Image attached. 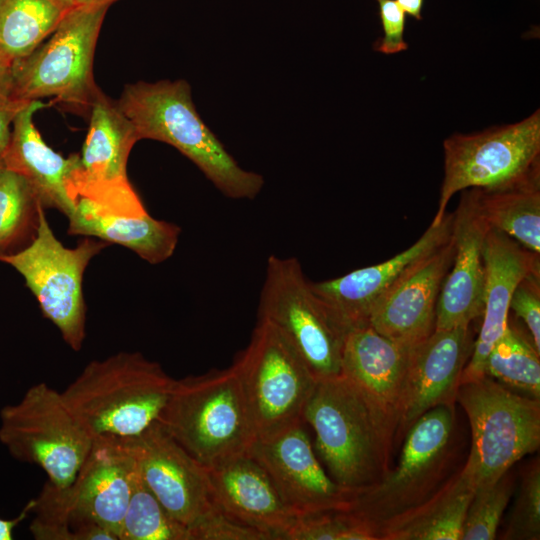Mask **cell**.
I'll use <instances>...</instances> for the list:
<instances>
[{
  "label": "cell",
  "instance_id": "18",
  "mask_svg": "<svg viewBox=\"0 0 540 540\" xmlns=\"http://www.w3.org/2000/svg\"><path fill=\"white\" fill-rule=\"evenodd\" d=\"M450 239L413 264L377 301L368 325L398 343L415 346L435 329L438 297L452 265Z\"/></svg>",
  "mask_w": 540,
  "mask_h": 540
},
{
  "label": "cell",
  "instance_id": "42",
  "mask_svg": "<svg viewBox=\"0 0 540 540\" xmlns=\"http://www.w3.org/2000/svg\"><path fill=\"white\" fill-rule=\"evenodd\" d=\"M120 1V0H75V5L80 6H99L105 5L110 6L111 4Z\"/></svg>",
  "mask_w": 540,
  "mask_h": 540
},
{
  "label": "cell",
  "instance_id": "4",
  "mask_svg": "<svg viewBox=\"0 0 540 540\" xmlns=\"http://www.w3.org/2000/svg\"><path fill=\"white\" fill-rule=\"evenodd\" d=\"M303 421L315 433V449L329 476L343 488L363 490L389 471L391 453L372 413L342 374L317 380Z\"/></svg>",
  "mask_w": 540,
  "mask_h": 540
},
{
  "label": "cell",
  "instance_id": "41",
  "mask_svg": "<svg viewBox=\"0 0 540 540\" xmlns=\"http://www.w3.org/2000/svg\"><path fill=\"white\" fill-rule=\"evenodd\" d=\"M405 14L416 20L422 19V7L424 0H395Z\"/></svg>",
  "mask_w": 540,
  "mask_h": 540
},
{
  "label": "cell",
  "instance_id": "34",
  "mask_svg": "<svg viewBox=\"0 0 540 540\" xmlns=\"http://www.w3.org/2000/svg\"><path fill=\"white\" fill-rule=\"evenodd\" d=\"M504 539L538 540L540 538V465L537 459L522 476Z\"/></svg>",
  "mask_w": 540,
  "mask_h": 540
},
{
  "label": "cell",
  "instance_id": "10",
  "mask_svg": "<svg viewBox=\"0 0 540 540\" xmlns=\"http://www.w3.org/2000/svg\"><path fill=\"white\" fill-rule=\"evenodd\" d=\"M443 148L444 178L432 225L442 221L459 191L500 188L540 175V110L513 124L455 133Z\"/></svg>",
  "mask_w": 540,
  "mask_h": 540
},
{
  "label": "cell",
  "instance_id": "5",
  "mask_svg": "<svg viewBox=\"0 0 540 540\" xmlns=\"http://www.w3.org/2000/svg\"><path fill=\"white\" fill-rule=\"evenodd\" d=\"M455 400L468 417L472 444L460 472L475 492L501 478L540 445V400L512 392L492 377L461 383Z\"/></svg>",
  "mask_w": 540,
  "mask_h": 540
},
{
  "label": "cell",
  "instance_id": "19",
  "mask_svg": "<svg viewBox=\"0 0 540 540\" xmlns=\"http://www.w3.org/2000/svg\"><path fill=\"white\" fill-rule=\"evenodd\" d=\"M489 229L478 210L473 188L463 190L453 213L454 257L438 297L434 330L470 327L473 320L482 316L483 244Z\"/></svg>",
  "mask_w": 540,
  "mask_h": 540
},
{
  "label": "cell",
  "instance_id": "6",
  "mask_svg": "<svg viewBox=\"0 0 540 540\" xmlns=\"http://www.w3.org/2000/svg\"><path fill=\"white\" fill-rule=\"evenodd\" d=\"M108 8L75 5L67 10L48 37L11 66L13 98L54 97L71 106H91L99 92L94 51Z\"/></svg>",
  "mask_w": 540,
  "mask_h": 540
},
{
  "label": "cell",
  "instance_id": "29",
  "mask_svg": "<svg viewBox=\"0 0 540 540\" xmlns=\"http://www.w3.org/2000/svg\"><path fill=\"white\" fill-rule=\"evenodd\" d=\"M540 353L519 329L507 324L503 335L491 348L485 375L504 386L540 399Z\"/></svg>",
  "mask_w": 540,
  "mask_h": 540
},
{
  "label": "cell",
  "instance_id": "40",
  "mask_svg": "<svg viewBox=\"0 0 540 540\" xmlns=\"http://www.w3.org/2000/svg\"><path fill=\"white\" fill-rule=\"evenodd\" d=\"M11 67L0 59V100L13 98Z\"/></svg>",
  "mask_w": 540,
  "mask_h": 540
},
{
  "label": "cell",
  "instance_id": "32",
  "mask_svg": "<svg viewBox=\"0 0 540 540\" xmlns=\"http://www.w3.org/2000/svg\"><path fill=\"white\" fill-rule=\"evenodd\" d=\"M509 471L495 483L474 492L465 516L461 540H492L513 492Z\"/></svg>",
  "mask_w": 540,
  "mask_h": 540
},
{
  "label": "cell",
  "instance_id": "28",
  "mask_svg": "<svg viewBox=\"0 0 540 540\" xmlns=\"http://www.w3.org/2000/svg\"><path fill=\"white\" fill-rule=\"evenodd\" d=\"M66 11L53 0H0V59L11 67L29 55Z\"/></svg>",
  "mask_w": 540,
  "mask_h": 540
},
{
  "label": "cell",
  "instance_id": "22",
  "mask_svg": "<svg viewBox=\"0 0 540 540\" xmlns=\"http://www.w3.org/2000/svg\"><path fill=\"white\" fill-rule=\"evenodd\" d=\"M483 260L485 293L482 324L459 385L485 375L487 356L507 328L509 305L515 287L527 274L540 270L539 254L527 250L495 229H489L485 236Z\"/></svg>",
  "mask_w": 540,
  "mask_h": 540
},
{
  "label": "cell",
  "instance_id": "13",
  "mask_svg": "<svg viewBox=\"0 0 540 540\" xmlns=\"http://www.w3.org/2000/svg\"><path fill=\"white\" fill-rule=\"evenodd\" d=\"M88 133L72 172L68 190L76 202L85 197L117 214L140 216L147 213L127 177L129 154L139 137L132 122L116 101L100 90L91 104Z\"/></svg>",
  "mask_w": 540,
  "mask_h": 540
},
{
  "label": "cell",
  "instance_id": "9",
  "mask_svg": "<svg viewBox=\"0 0 540 540\" xmlns=\"http://www.w3.org/2000/svg\"><path fill=\"white\" fill-rule=\"evenodd\" d=\"M0 442L15 459L39 466L52 485L66 487L85 461L93 438L61 392L41 382L18 403L1 409Z\"/></svg>",
  "mask_w": 540,
  "mask_h": 540
},
{
  "label": "cell",
  "instance_id": "14",
  "mask_svg": "<svg viewBox=\"0 0 540 540\" xmlns=\"http://www.w3.org/2000/svg\"><path fill=\"white\" fill-rule=\"evenodd\" d=\"M135 469L126 438L97 437L69 486L57 487L47 481L44 488L56 510L68 519L73 536L77 526L92 522L119 540Z\"/></svg>",
  "mask_w": 540,
  "mask_h": 540
},
{
  "label": "cell",
  "instance_id": "8",
  "mask_svg": "<svg viewBox=\"0 0 540 540\" xmlns=\"http://www.w3.org/2000/svg\"><path fill=\"white\" fill-rule=\"evenodd\" d=\"M106 246L105 241L85 237L76 247H65L39 204L31 242L17 252L0 254V261L24 278L43 316L56 326L74 351L81 349L86 336L84 273L91 259Z\"/></svg>",
  "mask_w": 540,
  "mask_h": 540
},
{
  "label": "cell",
  "instance_id": "26",
  "mask_svg": "<svg viewBox=\"0 0 540 540\" xmlns=\"http://www.w3.org/2000/svg\"><path fill=\"white\" fill-rule=\"evenodd\" d=\"M473 495L459 473L418 506L381 524L378 540H461Z\"/></svg>",
  "mask_w": 540,
  "mask_h": 540
},
{
  "label": "cell",
  "instance_id": "20",
  "mask_svg": "<svg viewBox=\"0 0 540 540\" xmlns=\"http://www.w3.org/2000/svg\"><path fill=\"white\" fill-rule=\"evenodd\" d=\"M212 499L230 519L269 540H287L297 515L265 469L248 452L206 468Z\"/></svg>",
  "mask_w": 540,
  "mask_h": 540
},
{
  "label": "cell",
  "instance_id": "27",
  "mask_svg": "<svg viewBox=\"0 0 540 540\" xmlns=\"http://www.w3.org/2000/svg\"><path fill=\"white\" fill-rule=\"evenodd\" d=\"M473 190L478 210L490 229L540 254V175L500 188Z\"/></svg>",
  "mask_w": 540,
  "mask_h": 540
},
{
  "label": "cell",
  "instance_id": "21",
  "mask_svg": "<svg viewBox=\"0 0 540 540\" xmlns=\"http://www.w3.org/2000/svg\"><path fill=\"white\" fill-rule=\"evenodd\" d=\"M452 226L453 213H446L439 224H430L413 245L394 257L338 278L311 282V287L349 330L368 325L377 301L413 264L446 243Z\"/></svg>",
  "mask_w": 540,
  "mask_h": 540
},
{
  "label": "cell",
  "instance_id": "16",
  "mask_svg": "<svg viewBox=\"0 0 540 540\" xmlns=\"http://www.w3.org/2000/svg\"><path fill=\"white\" fill-rule=\"evenodd\" d=\"M415 346L393 341L365 325L349 330L343 347L340 374L362 395L390 453L399 433L405 380Z\"/></svg>",
  "mask_w": 540,
  "mask_h": 540
},
{
  "label": "cell",
  "instance_id": "7",
  "mask_svg": "<svg viewBox=\"0 0 540 540\" xmlns=\"http://www.w3.org/2000/svg\"><path fill=\"white\" fill-rule=\"evenodd\" d=\"M258 315L280 331L317 379L341 373L349 329L315 294L298 259L269 256Z\"/></svg>",
  "mask_w": 540,
  "mask_h": 540
},
{
  "label": "cell",
  "instance_id": "1",
  "mask_svg": "<svg viewBox=\"0 0 540 540\" xmlns=\"http://www.w3.org/2000/svg\"><path fill=\"white\" fill-rule=\"evenodd\" d=\"M116 102L134 125L139 140L152 139L173 146L226 197L251 200L261 192L262 175L240 167L204 123L187 81L127 84Z\"/></svg>",
  "mask_w": 540,
  "mask_h": 540
},
{
  "label": "cell",
  "instance_id": "15",
  "mask_svg": "<svg viewBox=\"0 0 540 540\" xmlns=\"http://www.w3.org/2000/svg\"><path fill=\"white\" fill-rule=\"evenodd\" d=\"M303 424L256 437L248 454L265 469L297 516L350 510L358 491L343 488L327 474Z\"/></svg>",
  "mask_w": 540,
  "mask_h": 540
},
{
  "label": "cell",
  "instance_id": "2",
  "mask_svg": "<svg viewBox=\"0 0 540 540\" xmlns=\"http://www.w3.org/2000/svg\"><path fill=\"white\" fill-rule=\"evenodd\" d=\"M174 381L141 353L119 352L89 362L61 394L93 439L132 438L158 421Z\"/></svg>",
  "mask_w": 540,
  "mask_h": 540
},
{
  "label": "cell",
  "instance_id": "17",
  "mask_svg": "<svg viewBox=\"0 0 540 540\" xmlns=\"http://www.w3.org/2000/svg\"><path fill=\"white\" fill-rule=\"evenodd\" d=\"M126 439L144 482L167 512L187 527L189 534L217 509L206 468L157 422L140 435Z\"/></svg>",
  "mask_w": 540,
  "mask_h": 540
},
{
  "label": "cell",
  "instance_id": "25",
  "mask_svg": "<svg viewBox=\"0 0 540 540\" xmlns=\"http://www.w3.org/2000/svg\"><path fill=\"white\" fill-rule=\"evenodd\" d=\"M68 218V233L116 243L135 252L150 264L170 258L181 229L174 223L148 214L128 216L109 212L92 200L78 197Z\"/></svg>",
  "mask_w": 540,
  "mask_h": 540
},
{
  "label": "cell",
  "instance_id": "37",
  "mask_svg": "<svg viewBox=\"0 0 540 540\" xmlns=\"http://www.w3.org/2000/svg\"><path fill=\"white\" fill-rule=\"evenodd\" d=\"M383 29V36L374 43V50L386 55L408 49L404 40L405 12L395 0H376Z\"/></svg>",
  "mask_w": 540,
  "mask_h": 540
},
{
  "label": "cell",
  "instance_id": "44",
  "mask_svg": "<svg viewBox=\"0 0 540 540\" xmlns=\"http://www.w3.org/2000/svg\"><path fill=\"white\" fill-rule=\"evenodd\" d=\"M5 170H6V167H5L4 161H3L2 157L0 156V178L3 175V173L5 172Z\"/></svg>",
  "mask_w": 540,
  "mask_h": 540
},
{
  "label": "cell",
  "instance_id": "33",
  "mask_svg": "<svg viewBox=\"0 0 540 540\" xmlns=\"http://www.w3.org/2000/svg\"><path fill=\"white\" fill-rule=\"evenodd\" d=\"M287 540H378L375 529L349 511L298 516Z\"/></svg>",
  "mask_w": 540,
  "mask_h": 540
},
{
  "label": "cell",
  "instance_id": "43",
  "mask_svg": "<svg viewBox=\"0 0 540 540\" xmlns=\"http://www.w3.org/2000/svg\"><path fill=\"white\" fill-rule=\"evenodd\" d=\"M53 1L67 10L75 6V0H53Z\"/></svg>",
  "mask_w": 540,
  "mask_h": 540
},
{
  "label": "cell",
  "instance_id": "30",
  "mask_svg": "<svg viewBox=\"0 0 540 540\" xmlns=\"http://www.w3.org/2000/svg\"><path fill=\"white\" fill-rule=\"evenodd\" d=\"M119 540H190L187 527L175 520L148 488L137 463Z\"/></svg>",
  "mask_w": 540,
  "mask_h": 540
},
{
  "label": "cell",
  "instance_id": "38",
  "mask_svg": "<svg viewBox=\"0 0 540 540\" xmlns=\"http://www.w3.org/2000/svg\"><path fill=\"white\" fill-rule=\"evenodd\" d=\"M27 102L14 98L0 100V156L9 145L12 131L10 126L16 114Z\"/></svg>",
  "mask_w": 540,
  "mask_h": 540
},
{
  "label": "cell",
  "instance_id": "23",
  "mask_svg": "<svg viewBox=\"0 0 540 540\" xmlns=\"http://www.w3.org/2000/svg\"><path fill=\"white\" fill-rule=\"evenodd\" d=\"M470 327L434 330L412 351L403 393L399 433L425 412L453 405L460 377L471 352Z\"/></svg>",
  "mask_w": 540,
  "mask_h": 540
},
{
  "label": "cell",
  "instance_id": "31",
  "mask_svg": "<svg viewBox=\"0 0 540 540\" xmlns=\"http://www.w3.org/2000/svg\"><path fill=\"white\" fill-rule=\"evenodd\" d=\"M39 204L28 182L6 169L0 178V254L37 219Z\"/></svg>",
  "mask_w": 540,
  "mask_h": 540
},
{
  "label": "cell",
  "instance_id": "3",
  "mask_svg": "<svg viewBox=\"0 0 540 540\" xmlns=\"http://www.w3.org/2000/svg\"><path fill=\"white\" fill-rule=\"evenodd\" d=\"M157 423L205 468L247 453L256 439L233 365L175 380Z\"/></svg>",
  "mask_w": 540,
  "mask_h": 540
},
{
  "label": "cell",
  "instance_id": "39",
  "mask_svg": "<svg viewBox=\"0 0 540 540\" xmlns=\"http://www.w3.org/2000/svg\"><path fill=\"white\" fill-rule=\"evenodd\" d=\"M34 499H31L14 518L6 519L0 517V540H12L16 527L32 513Z\"/></svg>",
  "mask_w": 540,
  "mask_h": 540
},
{
  "label": "cell",
  "instance_id": "12",
  "mask_svg": "<svg viewBox=\"0 0 540 540\" xmlns=\"http://www.w3.org/2000/svg\"><path fill=\"white\" fill-rule=\"evenodd\" d=\"M453 408L442 404L422 414L407 430L398 465L376 484L358 491L348 511L376 531L430 497L443 471Z\"/></svg>",
  "mask_w": 540,
  "mask_h": 540
},
{
  "label": "cell",
  "instance_id": "36",
  "mask_svg": "<svg viewBox=\"0 0 540 540\" xmlns=\"http://www.w3.org/2000/svg\"><path fill=\"white\" fill-rule=\"evenodd\" d=\"M191 540H269L264 533L227 517L218 508L190 532Z\"/></svg>",
  "mask_w": 540,
  "mask_h": 540
},
{
  "label": "cell",
  "instance_id": "24",
  "mask_svg": "<svg viewBox=\"0 0 540 540\" xmlns=\"http://www.w3.org/2000/svg\"><path fill=\"white\" fill-rule=\"evenodd\" d=\"M46 106L40 100H32L19 110L12 123L9 145L1 157L7 170L28 182L44 208H55L68 217L76 204L68 182L79 165V154L65 158L42 139L33 115Z\"/></svg>",
  "mask_w": 540,
  "mask_h": 540
},
{
  "label": "cell",
  "instance_id": "35",
  "mask_svg": "<svg viewBox=\"0 0 540 540\" xmlns=\"http://www.w3.org/2000/svg\"><path fill=\"white\" fill-rule=\"evenodd\" d=\"M509 310L523 320L540 353V270L527 274L515 287Z\"/></svg>",
  "mask_w": 540,
  "mask_h": 540
},
{
  "label": "cell",
  "instance_id": "11",
  "mask_svg": "<svg viewBox=\"0 0 540 540\" xmlns=\"http://www.w3.org/2000/svg\"><path fill=\"white\" fill-rule=\"evenodd\" d=\"M256 437L303 421L317 378L290 342L268 321L258 319L246 349L233 363Z\"/></svg>",
  "mask_w": 540,
  "mask_h": 540
}]
</instances>
